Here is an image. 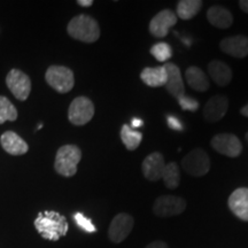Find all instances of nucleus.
<instances>
[{
    "instance_id": "nucleus-1",
    "label": "nucleus",
    "mask_w": 248,
    "mask_h": 248,
    "mask_svg": "<svg viewBox=\"0 0 248 248\" xmlns=\"http://www.w3.org/2000/svg\"><path fill=\"white\" fill-rule=\"evenodd\" d=\"M35 228L44 239L58 241L67 234L69 226L63 215L54 210H46L36 217Z\"/></svg>"
},
{
    "instance_id": "nucleus-2",
    "label": "nucleus",
    "mask_w": 248,
    "mask_h": 248,
    "mask_svg": "<svg viewBox=\"0 0 248 248\" xmlns=\"http://www.w3.org/2000/svg\"><path fill=\"white\" fill-rule=\"evenodd\" d=\"M67 32L71 38L91 44L97 42L100 37V27L93 17L86 14H79L71 18L68 23Z\"/></svg>"
},
{
    "instance_id": "nucleus-3",
    "label": "nucleus",
    "mask_w": 248,
    "mask_h": 248,
    "mask_svg": "<svg viewBox=\"0 0 248 248\" xmlns=\"http://www.w3.org/2000/svg\"><path fill=\"white\" fill-rule=\"evenodd\" d=\"M82 159V151L76 145H63L55 155L54 169L63 177H73L77 172V166Z\"/></svg>"
},
{
    "instance_id": "nucleus-4",
    "label": "nucleus",
    "mask_w": 248,
    "mask_h": 248,
    "mask_svg": "<svg viewBox=\"0 0 248 248\" xmlns=\"http://www.w3.org/2000/svg\"><path fill=\"white\" fill-rule=\"evenodd\" d=\"M46 83L59 93H68L75 85L73 70L63 66H51L45 74Z\"/></svg>"
},
{
    "instance_id": "nucleus-5",
    "label": "nucleus",
    "mask_w": 248,
    "mask_h": 248,
    "mask_svg": "<svg viewBox=\"0 0 248 248\" xmlns=\"http://www.w3.org/2000/svg\"><path fill=\"white\" fill-rule=\"evenodd\" d=\"M182 166L188 175L201 177L208 173L210 169V159L203 150L195 148L183 159Z\"/></svg>"
},
{
    "instance_id": "nucleus-6",
    "label": "nucleus",
    "mask_w": 248,
    "mask_h": 248,
    "mask_svg": "<svg viewBox=\"0 0 248 248\" xmlns=\"http://www.w3.org/2000/svg\"><path fill=\"white\" fill-rule=\"evenodd\" d=\"M94 115V105L86 97H77L71 101L69 110H68V119L74 125H85L92 120Z\"/></svg>"
},
{
    "instance_id": "nucleus-7",
    "label": "nucleus",
    "mask_w": 248,
    "mask_h": 248,
    "mask_svg": "<svg viewBox=\"0 0 248 248\" xmlns=\"http://www.w3.org/2000/svg\"><path fill=\"white\" fill-rule=\"evenodd\" d=\"M6 85L17 100L26 101L31 92V80L20 69H12L6 76Z\"/></svg>"
},
{
    "instance_id": "nucleus-8",
    "label": "nucleus",
    "mask_w": 248,
    "mask_h": 248,
    "mask_svg": "<svg viewBox=\"0 0 248 248\" xmlns=\"http://www.w3.org/2000/svg\"><path fill=\"white\" fill-rule=\"evenodd\" d=\"M186 209L185 200L176 195H161L155 200L153 212L159 217H170L182 214Z\"/></svg>"
},
{
    "instance_id": "nucleus-9",
    "label": "nucleus",
    "mask_w": 248,
    "mask_h": 248,
    "mask_svg": "<svg viewBox=\"0 0 248 248\" xmlns=\"http://www.w3.org/2000/svg\"><path fill=\"white\" fill-rule=\"evenodd\" d=\"M210 144L216 152L229 157L239 156L243 151V145L239 138L232 133H218L214 136Z\"/></svg>"
},
{
    "instance_id": "nucleus-10",
    "label": "nucleus",
    "mask_w": 248,
    "mask_h": 248,
    "mask_svg": "<svg viewBox=\"0 0 248 248\" xmlns=\"http://www.w3.org/2000/svg\"><path fill=\"white\" fill-rule=\"evenodd\" d=\"M132 229L133 217L126 213L117 214L111 221L109 229H108V237L113 243L120 244L128 238Z\"/></svg>"
},
{
    "instance_id": "nucleus-11",
    "label": "nucleus",
    "mask_w": 248,
    "mask_h": 248,
    "mask_svg": "<svg viewBox=\"0 0 248 248\" xmlns=\"http://www.w3.org/2000/svg\"><path fill=\"white\" fill-rule=\"evenodd\" d=\"M177 23V15L170 9H163L152 18L150 22V32L156 38H163L169 33L170 28Z\"/></svg>"
},
{
    "instance_id": "nucleus-12",
    "label": "nucleus",
    "mask_w": 248,
    "mask_h": 248,
    "mask_svg": "<svg viewBox=\"0 0 248 248\" xmlns=\"http://www.w3.org/2000/svg\"><path fill=\"white\" fill-rule=\"evenodd\" d=\"M229 107V100L225 95H215L207 101L203 108V119L209 123L221 121L225 116Z\"/></svg>"
},
{
    "instance_id": "nucleus-13",
    "label": "nucleus",
    "mask_w": 248,
    "mask_h": 248,
    "mask_svg": "<svg viewBox=\"0 0 248 248\" xmlns=\"http://www.w3.org/2000/svg\"><path fill=\"white\" fill-rule=\"evenodd\" d=\"M164 157L160 152H153L145 157L142 162V173L145 178L151 182H156L162 177V172L164 169Z\"/></svg>"
},
{
    "instance_id": "nucleus-14",
    "label": "nucleus",
    "mask_w": 248,
    "mask_h": 248,
    "mask_svg": "<svg viewBox=\"0 0 248 248\" xmlns=\"http://www.w3.org/2000/svg\"><path fill=\"white\" fill-rule=\"evenodd\" d=\"M219 47L225 54L233 58L243 59L248 55V37L238 35L222 39Z\"/></svg>"
},
{
    "instance_id": "nucleus-15",
    "label": "nucleus",
    "mask_w": 248,
    "mask_h": 248,
    "mask_svg": "<svg viewBox=\"0 0 248 248\" xmlns=\"http://www.w3.org/2000/svg\"><path fill=\"white\" fill-rule=\"evenodd\" d=\"M164 68H166L167 75H168L164 88L167 89V91L172 97H175L176 99L181 98L182 95L185 94V86L182 78L181 69L175 63H171V62L164 64Z\"/></svg>"
},
{
    "instance_id": "nucleus-16",
    "label": "nucleus",
    "mask_w": 248,
    "mask_h": 248,
    "mask_svg": "<svg viewBox=\"0 0 248 248\" xmlns=\"http://www.w3.org/2000/svg\"><path fill=\"white\" fill-rule=\"evenodd\" d=\"M229 208L238 218L248 222V188L240 187L229 198Z\"/></svg>"
},
{
    "instance_id": "nucleus-17",
    "label": "nucleus",
    "mask_w": 248,
    "mask_h": 248,
    "mask_svg": "<svg viewBox=\"0 0 248 248\" xmlns=\"http://www.w3.org/2000/svg\"><path fill=\"white\" fill-rule=\"evenodd\" d=\"M0 144H1L2 148H4L6 153L15 155L26 154L29 151V145L26 140H23L16 132L14 131H6L0 137Z\"/></svg>"
},
{
    "instance_id": "nucleus-18",
    "label": "nucleus",
    "mask_w": 248,
    "mask_h": 248,
    "mask_svg": "<svg viewBox=\"0 0 248 248\" xmlns=\"http://www.w3.org/2000/svg\"><path fill=\"white\" fill-rule=\"evenodd\" d=\"M207 20L212 26L218 29H228L233 23L231 12L222 6H213L207 12Z\"/></svg>"
},
{
    "instance_id": "nucleus-19",
    "label": "nucleus",
    "mask_w": 248,
    "mask_h": 248,
    "mask_svg": "<svg viewBox=\"0 0 248 248\" xmlns=\"http://www.w3.org/2000/svg\"><path fill=\"white\" fill-rule=\"evenodd\" d=\"M208 73L214 82L219 86L230 84L232 79V70L224 62L214 60L208 64Z\"/></svg>"
},
{
    "instance_id": "nucleus-20",
    "label": "nucleus",
    "mask_w": 248,
    "mask_h": 248,
    "mask_svg": "<svg viewBox=\"0 0 248 248\" xmlns=\"http://www.w3.org/2000/svg\"><path fill=\"white\" fill-rule=\"evenodd\" d=\"M186 82L190 88L198 92H206L209 89V80L206 74L199 67L192 66L185 71Z\"/></svg>"
},
{
    "instance_id": "nucleus-21",
    "label": "nucleus",
    "mask_w": 248,
    "mask_h": 248,
    "mask_svg": "<svg viewBox=\"0 0 248 248\" xmlns=\"http://www.w3.org/2000/svg\"><path fill=\"white\" fill-rule=\"evenodd\" d=\"M140 78L147 86H151V88H160V86L166 85L168 75H167V70L164 66L154 68L147 67L141 71Z\"/></svg>"
},
{
    "instance_id": "nucleus-22",
    "label": "nucleus",
    "mask_w": 248,
    "mask_h": 248,
    "mask_svg": "<svg viewBox=\"0 0 248 248\" xmlns=\"http://www.w3.org/2000/svg\"><path fill=\"white\" fill-rule=\"evenodd\" d=\"M202 7L201 0H181L177 4L176 15L182 20H191L200 12Z\"/></svg>"
},
{
    "instance_id": "nucleus-23",
    "label": "nucleus",
    "mask_w": 248,
    "mask_h": 248,
    "mask_svg": "<svg viewBox=\"0 0 248 248\" xmlns=\"http://www.w3.org/2000/svg\"><path fill=\"white\" fill-rule=\"evenodd\" d=\"M121 140L124 144V146L126 147L128 151H135L137 150L139 145L142 140V135L140 132L135 131L131 129V126H129L128 124H123L122 129L120 132Z\"/></svg>"
},
{
    "instance_id": "nucleus-24",
    "label": "nucleus",
    "mask_w": 248,
    "mask_h": 248,
    "mask_svg": "<svg viewBox=\"0 0 248 248\" xmlns=\"http://www.w3.org/2000/svg\"><path fill=\"white\" fill-rule=\"evenodd\" d=\"M161 179H163L164 185L170 190L177 188L179 183H181V171H179L177 163L169 162L168 164H166Z\"/></svg>"
},
{
    "instance_id": "nucleus-25",
    "label": "nucleus",
    "mask_w": 248,
    "mask_h": 248,
    "mask_svg": "<svg viewBox=\"0 0 248 248\" xmlns=\"http://www.w3.org/2000/svg\"><path fill=\"white\" fill-rule=\"evenodd\" d=\"M17 119L16 108L7 98L0 95V124H4L7 121H15Z\"/></svg>"
},
{
    "instance_id": "nucleus-26",
    "label": "nucleus",
    "mask_w": 248,
    "mask_h": 248,
    "mask_svg": "<svg viewBox=\"0 0 248 248\" xmlns=\"http://www.w3.org/2000/svg\"><path fill=\"white\" fill-rule=\"evenodd\" d=\"M151 54L160 62L168 61L172 57V49L171 46L167 43H156L152 46Z\"/></svg>"
},
{
    "instance_id": "nucleus-27",
    "label": "nucleus",
    "mask_w": 248,
    "mask_h": 248,
    "mask_svg": "<svg viewBox=\"0 0 248 248\" xmlns=\"http://www.w3.org/2000/svg\"><path fill=\"white\" fill-rule=\"evenodd\" d=\"M74 219H75L77 225H78L79 228L82 229V230H84L85 232H89V233H93V232L97 231V228L93 225L91 219L88 218V217H85L84 215H83V214L76 213L75 215H74Z\"/></svg>"
},
{
    "instance_id": "nucleus-28",
    "label": "nucleus",
    "mask_w": 248,
    "mask_h": 248,
    "mask_svg": "<svg viewBox=\"0 0 248 248\" xmlns=\"http://www.w3.org/2000/svg\"><path fill=\"white\" fill-rule=\"evenodd\" d=\"M179 106L183 110H188V111H195L199 108V101L195 100L192 97H188V95H182L181 98L177 99Z\"/></svg>"
},
{
    "instance_id": "nucleus-29",
    "label": "nucleus",
    "mask_w": 248,
    "mask_h": 248,
    "mask_svg": "<svg viewBox=\"0 0 248 248\" xmlns=\"http://www.w3.org/2000/svg\"><path fill=\"white\" fill-rule=\"evenodd\" d=\"M167 123H168L169 128L175 130V131H183V129H184L178 117L173 115H167Z\"/></svg>"
},
{
    "instance_id": "nucleus-30",
    "label": "nucleus",
    "mask_w": 248,
    "mask_h": 248,
    "mask_svg": "<svg viewBox=\"0 0 248 248\" xmlns=\"http://www.w3.org/2000/svg\"><path fill=\"white\" fill-rule=\"evenodd\" d=\"M145 248H169L168 245L163 241H153V243L148 244Z\"/></svg>"
},
{
    "instance_id": "nucleus-31",
    "label": "nucleus",
    "mask_w": 248,
    "mask_h": 248,
    "mask_svg": "<svg viewBox=\"0 0 248 248\" xmlns=\"http://www.w3.org/2000/svg\"><path fill=\"white\" fill-rule=\"evenodd\" d=\"M142 124H144L142 120L137 119V117H133L131 120V128H139V126H141Z\"/></svg>"
},
{
    "instance_id": "nucleus-32",
    "label": "nucleus",
    "mask_w": 248,
    "mask_h": 248,
    "mask_svg": "<svg viewBox=\"0 0 248 248\" xmlns=\"http://www.w3.org/2000/svg\"><path fill=\"white\" fill-rule=\"evenodd\" d=\"M77 4L82 7H90L93 5V0H77Z\"/></svg>"
},
{
    "instance_id": "nucleus-33",
    "label": "nucleus",
    "mask_w": 248,
    "mask_h": 248,
    "mask_svg": "<svg viewBox=\"0 0 248 248\" xmlns=\"http://www.w3.org/2000/svg\"><path fill=\"white\" fill-rule=\"evenodd\" d=\"M239 6L245 13L248 14V0H241V1H239Z\"/></svg>"
},
{
    "instance_id": "nucleus-34",
    "label": "nucleus",
    "mask_w": 248,
    "mask_h": 248,
    "mask_svg": "<svg viewBox=\"0 0 248 248\" xmlns=\"http://www.w3.org/2000/svg\"><path fill=\"white\" fill-rule=\"evenodd\" d=\"M240 113H241V115L248 117V104L246 105V106H244L243 108H241Z\"/></svg>"
},
{
    "instance_id": "nucleus-35",
    "label": "nucleus",
    "mask_w": 248,
    "mask_h": 248,
    "mask_svg": "<svg viewBox=\"0 0 248 248\" xmlns=\"http://www.w3.org/2000/svg\"><path fill=\"white\" fill-rule=\"evenodd\" d=\"M42 128H43V124H39V125L37 126V130H40Z\"/></svg>"
},
{
    "instance_id": "nucleus-36",
    "label": "nucleus",
    "mask_w": 248,
    "mask_h": 248,
    "mask_svg": "<svg viewBox=\"0 0 248 248\" xmlns=\"http://www.w3.org/2000/svg\"><path fill=\"white\" fill-rule=\"evenodd\" d=\"M246 140H247V142H248V132L246 133Z\"/></svg>"
}]
</instances>
